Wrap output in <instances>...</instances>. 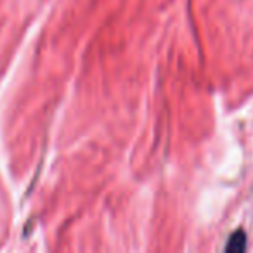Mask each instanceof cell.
Returning a JSON list of instances; mask_svg holds the SVG:
<instances>
[{"label": "cell", "mask_w": 253, "mask_h": 253, "mask_svg": "<svg viewBox=\"0 0 253 253\" xmlns=\"http://www.w3.org/2000/svg\"><path fill=\"white\" fill-rule=\"evenodd\" d=\"M246 248V234L245 231H236L234 234L229 238V243L227 246H225V250L227 252H243V250Z\"/></svg>", "instance_id": "cell-1"}]
</instances>
